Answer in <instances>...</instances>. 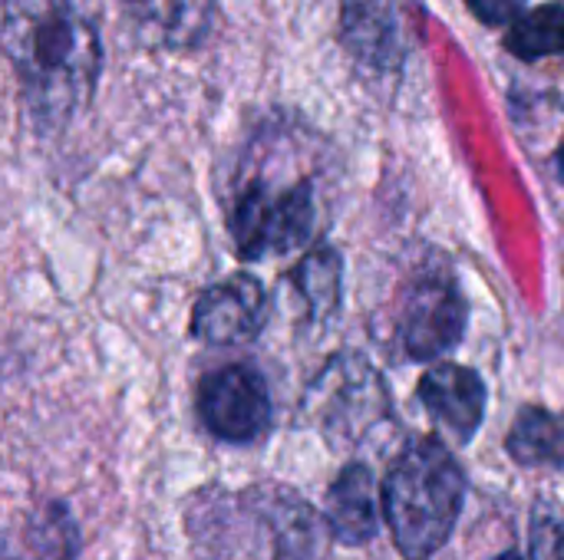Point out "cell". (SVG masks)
<instances>
[{"label": "cell", "mask_w": 564, "mask_h": 560, "mask_svg": "<svg viewBox=\"0 0 564 560\" xmlns=\"http://www.w3.org/2000/svg\"><path fill=\"white\" fill-rule=\"evenodd\" d=\"M198 419L202 426L231 446L258 442L271 429V393L264 376L248 363H231L208 373L198 386Z\"/></svg>", "instance_id": "8992f818"}, {"label": "cell", "mask_w": 564, "mask_h": 560, "mask_svg": "<svg viewBox=\"0 0 564 560\" xmlns=\"http://www.w3.org/2000/svg\"><path fill=\"white\" fill-rule=\"evenodd\" d=\"M466 333V297L453 274L426 271L420 274L403 300L400 314V347L410 360L430 363L459 347Z\"/></svg>", "instance_id": "52a82bcc"}, {"label": "cell", "mask_w": 564, "mask_h": 560, "mask_svg": "<svg viewBox=\"0 0 564 560\" xmlns=\"http://www.w3.org/2000/svg\"><path fill=\"white\" fill-rule=\"evenodd\" d=\"M466 3L489 26H509L525 7V0H466Z\"/></svg>", "instance_id": "e0dca14e"}, {"label": "cell", "mask_w": 564, "mask_h": 560, "mask_svg": "<svg viewBox=\"0 0 564 560\" xmlns=\"http://www.w3.org/2000/svg\"><path fill=\"white\" fill-rule=\"evenodd\" d=\"M340 43L377 73L397 69L403 63L397 0H340Z\"/></svg>", "instance_id": "8fae6325"}, {"label": "cell", "mask_w": 564, "mask_h": 560, "mask_svg": "<svg viewBox=\"0 0 564 560\" xmlns=\"http://www.w3.org/2000/svg\"><path fill=\"white\" fill-rule=\"evenodd\" d=\"M135 40L155 53H195L221 23L218 0H119Z\"/></svg>", "instance_id": "9c48e42d"}, {"label": "cell", "mask_w": 564, "mask_h": 560, "mask_svg": "<svg viewBox=\"0 0 564 560\" xmlns=\"http://www.w3.org/2000/svg\"><path fill=\"white\" fill-rule=\"evenodd\" d=\"M0 50L40 132H63L93 102L102 76L93 0H3Z\"/></svg>", "instance_id": "6da1fadb"}, {"label": "cell", "mask_w": 564, "mask_h": 560, "mask_svg": "<svg viewBox=\"0 0 564 560\" xmlns=\"http://www.w3.org/2000/svg\"><path fill=\"white\" fill-rule=\"evenodd\" d=\"M532 560H564V518L545 502L532 512Z\"/></svg>", "instance_id": "2e32d148"}, {"label": "cell", "mask_w": 564, "mask_h": 560, "mask_svg": "<svg viewBox=\"0 0 564 560\" xmlns=\"http://www.w3.org/2000/svg\"><path fill=\"white\" fill-rule=\"evenodd\" d=\"M271 317L268 287L248 274H228L205 287L192 307L188 333L205 347H241L251 343Z\"/></svg>", "instance_id": "ba28073f"}, {"label": "cell", "mask_w": 564, "mask_h": 560, "mask_svg": "<svg viewBox=\"0 0 564 560\" xmlns=\"http://www.w3.org/2000/svg\"><path fill=\"white\" fill-rule=\"evenodd\" d=\"M317 228V191L311 178L274 188L268 178H254L238 188L228 211V231L241 261L288 254L311 241Z\"/></svg>", "instance_id": "277c9868"}, {"label": "cell", "mask_w": 564, "mask_h": 560, "mask_svg": "<svg viewBox=\"0 0 564 560\" xmlns=\"http://www.w3.org/2000/svg\"><path fill=\"white\" fill-rule=\"evenodd\" d=\"M506 452L525 469H564V416L525 406L509 429Z\"/></svg>", "instance_id": "4fadbf2b"}, {"label": "cell", "mask_w": 564, "mask_h": 560, "mask_svg": "<svg viewBox=\"0 0 564 560\" xmlns=\"http://www.w3.org/2000/svg\"><path fill=\"white\" fill-rule=\"evenodd\" d=\"M294 290L301 294L307 307V320L324 323L340 310L344 294V261L334 248H314L301 257V264L291 274Z\"/></svg>", "instance_id": "5bb4252c"}, {"label": "cell", "mask_w": 564, "mask_h": 560, "mask_svg": "<svg viewBox=\"0 0 564 560\" xmlns=\"http://www.w3.org/2000/svg\"><path fill=\"white\" fill-rule=\"evenodd\" d=\"M307 409L330 446L354 449L367 442L377 426L387 422L390 393L380 373L364 356L344 353L334 356L314 380Z\"/></svg>", "instance_id": "5b68a950"}, {"label": "cell", "mask_w": 564, "mask_h": 560, "mask_svg": "<svg viewBox=\"0 0 564 560\" xmlns=\"http://www.w3.org/2000/svg\"><path fill=\"white\" fill-rule=\"evenodd\" d=\"M188 535L205 560H327L334 538L327 521L281 485L198 495L188 508Z\"/></svg>", "instance_id": "7a4b0ae2"}, {"label": "cell", "mask_w": 564, "mask_h": 560, "mask_svg": "<svg viewBox=\"0 0 564 560\" xmlns=\"http://www.w3.org/2000/svg\"><path fill=\"white\" fill-rule=\"evenodd\" d=\"M330 535L347 545H367L380 531V498H377V479L370 465L350 462L340 469L327 492V515H324Z\"/></svg>", "instance_id": "7c38bea8"}, {"label": "cell", "mask_w": 564, "mask_h": 560, "mask_svg": "<svg viewBox=\"0 0 564 560\" xmlns=\"http://www.w3.org/2000/svg\"><path fill=\"white\" fill-rule=\"evenodd\" d=\"M492 560H522L516 551H506V554H499V558H492Z\"/></svg>", "instance_id": "d6986e66"}, {"label": "cell", "mask_w": 564, "mask_h": 560, "mask_svg": "<svg viewBox=\"0 0 564 560\" xmlns=\"http://www.w3.org/2000/svg\"><path fill=\"white\" fill-rule=\"evenodd\" d=\"M420 403L456 439L469 442L486 419V383L476 370L459 363H436L420 380Z\"/></svg>", "instance_id": "30bf717a"}, {"label": "cell", "mask_w": 564, "mask_h": 560, "mask_svg": "<svg viewBox=\"0 0 564 560\" xmlns=\"http://www.w3.org/2000/svg\"><path fill=\"white\" fill-rule=\"evenodd\" d=\"M463 502V465L436 436L410 439L393 459L380 492L387 528L406 560H430L443 551L456 531Z\"/></svg>", "instance_id": "3957f363"}, {"label": "cell", "mask_w": 564, "mask_h": 560, "mask_svg": "<svg viewBox=\"0 0 564 560\" xmlns=\"http://www.w3.org/2000/svg\"><path fill=\"white\" fill-rule=\"evenodd\" d=\"M506 50L525 63L564 56V3H542L519 13L506 30Z\"/></svg>", "instance_id": "9a60e30c"}, {"label": "cell", "mask_w": 564, "mask_h": 560, "mask_svg": "<svg viewBox=\"0 0 564 560\" xmlns=\"http://www.w3.org/2000/svg\"><path fill=\"white\" fill-rule=\"evenodd\" d=\"M555 172H558V178H562L564 185V139L562 145H558V152H555Z\"/></svg>", "instance_id": "ac0fdd59"}]
</instances>
